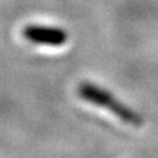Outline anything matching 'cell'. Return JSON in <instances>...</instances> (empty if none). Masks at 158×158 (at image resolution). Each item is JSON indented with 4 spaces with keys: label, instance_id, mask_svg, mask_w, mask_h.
I'll return each instance as SVG.
<instances>
[{
    "label": "cell",
    "instance_id": "cell-2",
    "mask_svg": "<svg viewBox=\"0 0 158 158\" xmlns=\"http://www.w3.org/2000/svg\"><path fill=\"white\" fill-rule=\"evenodd\" d=\"M23 34L28 41L46 46H62L69 38L65 29L45 25H27Z\"/></svg>",
    "mask_w": 158,
    "mask_h": 158
},
{
    "label": "cell",
    "instance_id": "cell-1",
    "mask_svg": "<svg viewBox=\"0 0 158 158\" xmlns=\"http://www.w3.org/2000/svg\"><path fill=\"white\" fill-rule=\"evenodd\" d=\"M78 95L91 104L106 108L127 124H131L133 127H141L144 124V118L140 113L121 103L110 91L96 85H92L90 82H82L78 86Z\"/></svg>",
    "mask_w": 158,
    "mask_h": 158
}]
</instances>
